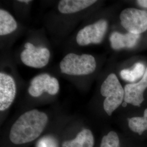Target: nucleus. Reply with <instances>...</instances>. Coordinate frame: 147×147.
Here are the masks:
<instances>
[{"instance_id": "nucleus-1", "label": "nucleus", "mask_w": 147, "mask_h": 147, "mask_svg": "<svg viewBox=\"0 0 147 147\" xmlns=\"http://www.w3.org/2000/svg\"><path fill=\"white\" fill-rule=\"evenodd\" d=\"M47 121L48 117L44 112L32 110L24 113L11 127V142L16 144H22L34 141L42 134Z\"/></svg>"}, {"instance_id": "nucleus-2", "label": "nucleus", "mask_w": 147, "mask_h": 147, "mask_svg": "<svg viewBox=\"0 0 147 147\" xmlns=\"http://www.w3.org/2000/svg\"><path fill=\"white\" fill-rule=\"evenodd\" d=\"M100 92L106 98L103 104L104 109L109 116H111L124 99V89L116 74L111 73L107 77L101 86Z\"/></svg>"}, {"instance_id": "nucleus-3", "label": "nucleus", "mask_w": 147, "mask_h": 147, "mask_svg": "<svg viewBox=\"0 0 147 147\" xmlns=\"http://www.w3.org/2000/svg\"><path fill=\"white\" fill-rule=\"evenodd\" d=\"M121 25L129 33L139 34L147 30V12L134 8L124 9L120 14Z\"/></svg>"}, {"instance_id": "nucleus-4", "label": "nucleus", "mask_w": 147, "mask_h": 147, "mask_svg": "<svg viewBox=\"0 0 147 147\" xmlns=\"http://www.w3.org/2000/svg\"><path fill=\"white\" fill-rule=\"evenodd\" d=\"M16 88L15 81L9 75L0 73V111L8 109L16 98Z\"/></svg>"}, {"instance_id": "nucleus-5", "label": "nucleus", "mask_w": 147, "mask_h": 147, "mask_svg": "<svg viewBox=\"0 0 147 147\" xmlns=\"http://www.w3.org/2000/svg\"><path fill=\"white\" fill-rule=\"evenodd\" d=\"M147 88V67L143 77L137 82L126 84L124 87V102L140 106L144 100L143 94Z\"/></svg>"}, {"instance_id": "nucleus-6", "label": "nucleus", "mask_w": 147, "mask_h": 147, "mask_svg": "<svg viewBox=\"0 0 147 147\" xmlns=\"http://www.w3.org/2000/svg\"><path fill=\"white\" fill-rule=\"evenodd\" d=\"M108 23L106 20H100L85 27L84 31V39L83 42L89 44H99L104 39L105 33L107 31Z\"/></svg>"}, {"instance_id": "nucleus-7", "label": "nucleus", "mask_w": 147, "mask_h": 147, "mask_svg": "<svg viewBox=\"0 0 147 147\" xmlns=\"http://www.w3.org/2000/svg\"><path fill=\"white\" fill-rule=\"evenodd\" d=\"M140 38L139 34L129 32L123 34L118 32H114L110 37L111 46L115 50L123 48H132L136 45Z\"/></svg>"}, {"instance_id": "nucleus-8", "label": "nucleus", "mask_w": 147, "mask_h": 147, "mask_svg": "<svg viewBox=\"0 0 147 147\" xmlns=\"http://www.w3.org/2000/svg\"><path fill=\"white\" fill-rule=\"evenodd\" d=\"M95 0H62L59 1L58 9L62 14H71L84 10L93 5Z\"/></svg>"}, {"instance_id": "nucleus-9", "label": "nucleus", "mask_w": 147, "mask_h": 147, "mask_svg": "<svg viewBox=\"0 0 147 147\" xmlns=\"http://www.w3.org/2000/svg\"><path fill=\"white\" fill-rule=\"evenodd\" d=\"M94 145V138L92 132L89 129H84L73 140L63 142L62 147H93Z\"/></svg>"}, {"instance_id": "nucleus-10", "label": "nucleus", "mask_w": 147, "mask_h": 147, "mask_svg": "<svg viewBox=\"0 0 147 147\" xmlns=\"http://www.w3.org/2000/svg\"><path fill=\"white\" fill-rule=\"evenodd\" d=\"M146 68L142 63H136L131 69H124L120 72L121 78L130 82H135L143 77Z\"/></svg>"}, {"instance_id": "nucleus-11", "label": "nucleus", "mask_w": 147, "mask_h": 147, "mask_svg": "<svg viewBox=\"0 0 147 147\" xmlns=\"http://www.w3.org/2000/svg\"><path fill=\"white\" fill-rule=\"evenodd\" d=\"M16 20L11 14L3 9L0 10V35L10 34L17 28Z\"/></svg>"}, {"instance_id": "nucleus-12", "label": "nucleus", "mask_w": 147, "mask_h": 147, "mask_svg": "<svg viewBox=\"0 0 147 147\" xmlns=\"http://www.w3.org/2000/svg\"><path fill=\"white\" fill-rule=\"evenodd\" d=\"M128 125L130 130L141 135L147 130V109L144 111L143 117H134L127 119Z\"/></svg>"}, {"instance_id": "nucleus-13", "label": "nucleus", "mask_w": 147, "mask_h": 147, "mask_svg": "<svg viewBox=\"0 0 147 147\" xmlns=\"http://www.w3.org/2000/svg\"><path fill=\"white\" fill-rule=\"evenodd\" d=\"M100 147H120V141L116 132L110 131L102 137Z\"/></svg>"}, {"instance_id": "nucleus-14", "label": "nucleus", "mask_w": 147, "mask_h": 147, "mask_svg": "<svg viewBox=\"0 0 147 147\" xmlns=\"http://www.w3.org/2000/svg\"><path fill=\"white\" fill-rule=\"evenodd\" d=\"M37 147H58V144L53 137L44 136L39 140L37 144Z\"/></svg>"}, {"instance_id": "nucleus-15", "label": "nucleus", "mask_w": 147, "mask_h": 147, "mask_svg": "<svg viewBox=\"0 0 147 147\" xmlns=\"http://www.w3.org/2000/svg\"><path fill=\"white\" fill-rule=\"evenodd\" d=\"M25 49H29L31 50H36L37 47H35L30 42H26L25 45Z\"/></svg>"}, {"instance_id": "nucleus-16", "label": "nucleus", "mask_w": 147, "mask_h": 147, "mask_svg": "<svg viewBox=\"0 0 147 147\" xmlns=\"http://www.w3.org/2000/svg\"><path fill=\"white\" fill-rule=\"evenodd\" d=\"M137 2L140 7L147 8V0H138L137 1Z\"/></svg>"}, {"instance_id": "nucleus-17", "label": "nucleus", "mask_w": 147, "mask_h": 147, "mask_svg": "<svg viewBox=\"0 0 147 147\" xmlns=\"http://www.w3.org/2000/svg\"><path fill=\"white\" fill-rule=\"evenodd\" d=\"M19 2H24V3H28L29 2H30L31 1H29V0H23V1H22V0H19V1H18Z\"/></svg>"}]
</instances>
